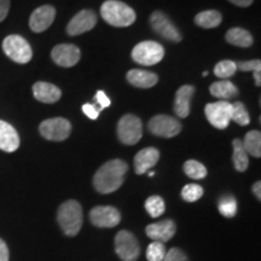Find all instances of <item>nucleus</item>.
<instances>
[{
	"instance_id": "obj_1",
	"label": "nucleus",
	"mask_w": 261,
	"mask_h": 261,
	"mask_svg": "<svg viewBox=\"0 0 261 261\" xmlns=\"http://www.w3.org/2000/svg\"><path fill=\"white\" fill-rule=\"evenodd\" d=\"M128 166L122 160L108 161L96 172L93 177V187L100 194H112L123 184V178Z\"/></svg>"
},
{
	"instance_id": "obj_2",
	"label": "nucleus",
	"mask_w": 261,
	"mask_h": 261,
	"mask_svg": "<svg viewBox=\"0 0 261 261\" xmlns=\"http://www.w3.org/2000/svg\"><path fill=\"white\" fill-rule=\"evenodd\" d=\"M100 15L107 23L114 27H128L136 21V12L120 0H107L100 6Z\"/></svg>"
},
{
	"instance_id": "obj_3",
	"label": "nucleus",
	"mask_w": 261,
	"mask_h": 261,
	"mask_svg": "<svg viewBox=\"0 0 261 261\" xmlns=\"http://www.w3.org/2000/svg\"><path fill=\"white\" fill-rule=\"evenodd\" d=\"M57 220L67 236H76L83 226V208L79 202L69 200L62 203L57 212Z\"/></svg>"
},
{
	"instance_id": "obj_4",
	"label": "nucleus",
	"mask_w": 261,
	"mask_h": 261,
	"mask_svg": "<svg viewBox=\"0 0 261 261\" xmlns=\"http://www.w3.org/2000/svg\"><path fill=\"white\" fill-rule=\"evenodd\" d=\"M3 51L10 60L18 64H25L32 60L33 51L29 42L21 35H9L3 41Z\"/></svg>"
},
{
	"instance_id": "obj_5",
	"label": "nucleus",
	"mask_w": 261,
	"mask_h": 261,
	"mask_svg": "<svg viewBox=\"0 0 261 261\" xmlns=\"http://www.w3.org/2000/svg\"><path fill=\"white\" fill-rule=\"evenodd\" d=\"M165 48L156 41H142L132 50L133 61L143 65H155L162 61Z\"/></svg>"
},
{
	"instance_id": "obj_6",
	"label": "nucleus",
	"mask_w": 261,
	"mask_h": 261,
	"mask_svg": "<svg viewBox=\"0 0 261 261\" xmlns=\"http://www.w3.org/2000/svg\"><path fill=\"white\" fill-rule=\"evenodd\" d=\"M117 136L123 144H137L143 136V125L139 117L132 114L122 116L117 125Z\"/></svg>"
},
{
	"instance_id": "obj_7",
	"label": "nucleus",
	"mask_w": 261,
	"mask_h": 261,
	"mask_svg": "<svg viewBox=\"0 0 261 261\" xmlns=\"http://www.w3.org/2000/svg\"><path fill=\"white\" fill-rule=\"evenodd\" d=\"M40 135L51 142H63L70 136L71 125L63 117H54L42 121L39 126Z\"/></svg>"
},
{
	"instance_id": "obj_8",
	"label": "nucleus",
	"mask_w": 261,
	"mask_h": 261,
	"mask_svg": "<svg viewBox=\"0 0 261 261\" xmlns=\"http://www.w3.org/2000/svg\"><path fill=\"white\" fill-rule=\"evenodd\" d=\"M231 112H232V103L227 100L210 103L204 108V114L208 122L218 129H225L230 125Z\"/></svg>"
},
{
	"instance_id": "obj_9",
	"label": "nucleus",
	"mask_w": 261,
	"mask_h": 261,
	"mask_svg": "<svg viewBox=\"0 0 261 261\" xmlns=\"http://www.w3.org/2000/svg\"><path fill=\"white\" fill-rule=\"evenodd\" d=\"M115 250L123 261H136L139 257L140 247L135 234L127 230H121L115 237Z\"/></svg>"
},
{
	"instance_id": "obj_10",
	"label": "nucleus",
	"mask_w": 261,
	"mask_h": 261,
	"mask_svg": "<svg viewBox=\"0 0 261 261\" xmlns=\"http://www.w3.org/2000/svg\"><path fill=\"white\" fill-rule=\"evenodd\" d=\"M150 25L155 33H158L160 37L166 39V40L173 42H179L181 40L180 32L173 24L168 16L163 14L162 11L152 12V15L150 16Z\"/></svg>"
},
{
	"instance_id": "obj_11",
	"label": "nucleus",
	"mask_w": 261,
	"mask_h": 261,
	"mask_svg": "<svg viewBox=\"0 0 261 261\" xmlns=\"http://www.w3.org/2000/svg\"><path fill=\"white\" fill-rule=\"evenodd\" d=\"M148 128L152 135L163 138H172L180 133L181 125L177 119L172 116L156 115L149 121Z\"/></svg>"
},
{
	"instance_id": "obj_12",
	"label": "nucleus",
	"mask_w": 261,
	"mask_h": 261,
	"mask_svg": "<svg viewBox=\"0 0 261 261\" xmlns=\"http://www.w3.org/2000/svg\"><path fill=\"white\" fill-rule=\"evenodd\" d=\"M90 220L94 226L110 228L120 224L121 214L119 210L112 205H97L90 212Z\"/></svg>"
},
{
	"instance_id": "obj_13",
	"label": "nucleus",
	"mask_w": 261,
	"mask_h": 261,
	"mask_svg": "<svg viewBox=\"0 0 261 261\" xmlns=\"http://www.w3.org/2000/svg\"><path fill=\"white\" fill-rule=\"evenodd\" d=\"M80 48L71 44H60L51 51V57L54 62L61 67H74L80 61Z\"/></svg>"
},
{
	"instance_id": "obj_14",
	"label": "nucleus",
	"mask_w": 261,
	"mask_h": 261,
	"mask_svg": "<svg viewBox=\"0 0 261 261\" xmlns=\"http://www.w3.org/2000/svg\"><path fill=\"white\" fill-rule=\"evenodd\" d=\"M56 17V9L51 5L39 6L32 12L29 17V27L33 32L41 33L50 27L54 23Z\"/></svg>"
},
{
	"instance_id": "obj_15",
	"label": "nucleus",
	"mask_w": 261,
	"mask_h": 261,
	"mask_svg": "<svg viewBox=\"0 0 261 261\" xmlns=\"http://www.w3.org/2000/svg\"><path fill=\"white\" fill-rule=\"evenodd\" d=\"M97 24V16L91 10H81L67 25V33L69 35H80L94 28Z\"/></svg>"
},
{
	"instance_id": "obj_16",
	"label": "nucleus",
	"mask_w": 261,
	"mask_h": 261,
	"mask_svg": "<svg viewBox=\"0 0 261 261\" xmlns=\"http://www.w3.org/2000/svg\"><path fill=\"white\" fill-rule=\"evenodd\" d=\"M146 236L152 241H159V242H167L175 234L177 226L175 223L171 219H166L159 223L150 224L146 226Z\"/></svg>"
},
{
	"instance_id": "obj_17",
	"label": "nucleus",
	"mask_w": 261,
	"mask_h": 261,
	"mask_svg": "<svg viewBox=\"0 0 261 261\" xmlns=\"http://www.w3.org/2000/svg\"><path fill=\"white\" fill-rule=\"evenodd\" d=\"M195 93V87L191 85H184L179 87L177 93H175L174 99V113L177 116L185 119L190 114V104L191 98Z\"/></svg>"
},
{
	"instance_id": "obj_18",
	"label": "nucleus",
	"mask_w": 261,
	"mask_h": 261,
	"mask_svg": "<svg viewBox=\"0 0 261 261\" xmlns=\"http://www.w3.org/2000/svg\"><path fill=\"white\" fill-rule=\"evenodd\" d=\"M19 148V136L14 126L0 120V150L14 152Z\"/></svg>"
},
{
	"instance_id": "obj_19",
	"label": "nucleus",
	"mask_w": 261,
	"mask_h": 261,
	"mask_svg": "<svg viewBox=\"0 0 261 261\" xmlns=\"http://www.w3.org/2000/svg\"><path fill=\"white\" fill-rule=\"evenodd\" d=\"M33 94H34L35 99H38L39 102L52 104L60 100L62 92L54 84L38 81L33 86Z\"/></svg>"
},
{
	"instance_id": "obj_20",
	"label": "nucleus",
	"mask_w": 261,
	"mask_h": 261,
	"mask_svg": "<svg viewBox=\"0 0 261 261\" xmlns=\"http://www.w3.org/2000/svg\"><path fill=\"white\" fill-rule=\"evenodd\" d=\"M160 160V151L156 148L140 150L135 158V171L137 174H144L152 168Z\"/></svg>"
},
{
	"instance_id": "obj_21",
	"label": "nucleus",
	"mask_w": 261,
	"mask_h": 261,
	"mask_svg": "<svg viewBox=\"0 0 261 261\" xmlns=\"http://www.w3.org/2000/svg\"><path fill=\"white\" fill-rule=\"evenodd\" d=\"M127 80L133 86L139 89H150L158 84L159 77L155 73L140 69H132L127 73Z\"/></svg>"
},
{
	"instance_id": "obj_22",
	"label": "nucleus",
	"mask_w": 261,
	"mask_h": 261,
	"mask_svg": "<svg viewBox=\"0 0 261 261\" xmlns=\"http://www.w3.org/2000/svg\"><path fill=\"white\" fill-rule=\"evenodd\" d=\"M210 91L212 96L219 98L221 100H228L238 94V90L234 85L228 80H221L211 85Z\"/></svg>"
},
{
	"instance_id": "obj_23",
	"label": "nucleus",
	"mask_w": 261,
	"mask_h": 261,
	"mask_svg": "<svg viewBox=\"0 0 261 261\" xmlns=\"http://www.w3.org/2000/svg\"><path fill=\"white\" fill-rule=\"evenodd\" d=\"M227 42L238 47H249L253 44V37L249 32L242 28H231L225 35Z\"/></svg>"
},
{
	"instance_id": "obj_24",
	"label": "nucleus",
	"mask_w": 261,
	"mask_h": 261,
	"mask_svg": "<svg viewBox=\"0 0 261 261\" xmlns=\"http://www.w3.org/2000/svg\"><path fill=\"white\" fill-rule=\"evenodd\" d=\"M221 14L217 10H207L196 15L195 23L201 28H217L221 23Z\"/></svg>"
},
{
	"instance_id": "obj_25",
	"label": "nucleus",
	"mask_w": 261,
	"mask_h": 261,
	"mask_svg": "<svg viewBox=\"0 0 261 261\" xmlns=\"http://www.w3.org/2000/svg\"><path fill=\"white\" fill-rule=\"evenodd\" d=\"M233 145V155H232V161L233 166L238 172H244L247 171L248 166H249V156L248 152L244 149L242 140L234 139L232 142Z\"/></svg>"
},
{
	"instance_id": "obj_26",
	"label": "nucleus",
	"mask_w": 261,
	"mask_h": 261,
	"mask_svg": "<svg viewBox=\"0 0 261 261\" xmlns=\"http://www.w3.org/2000/svg\"><path fill=\"white\" fill-rule=\"evenodd\" d=\"M243 146L248 152V155H252L254 158L261 156V133L259 130H250L244 137Z\"/></svg>"
},
{
	"instance_id": "obj_27",
	"label": "nucleus",
	"mask_w": 261,
	"mask_h": 261,
	"mask_svg": "<svg viewBox=\"0 0 261 261\" xmlns=\"http://www.w3.org/2000/svg\"><path fill=\"white\" fill-rule=\"evenodd\" d=\"M218 210L225 218H233L237 213V201L233 196L224 195L218 203Z\"/></svg>"
},
{
	"instance_id": "obj_28",
	"label": "nucleus",
	"mask_w": 261,
	"mask_h": 261,
	"mask_svg": "<svg viewBox=\"0 0 261 261\" xmlns=\"http://www.w3.org/2000/svg\"><path fill=\"white\" fill-rule=\"evenodd\" d=\"M184 172L191 179H203L207 175V168L196 160H189L184 163Z\"/></svg>"
},
{
	"instance_id": "obj_29",
	"label": "nucleus",
	"mask_w": 261,
	"mask_h": 261,
	"mask_svg": "<svg viewBox=\"0 0 261 261\" xmlns=\"http://www.w3.org/2000/svg\"><path fill=\"white\" fill-rule=\"evenodd\" d=\"M145 210L148 212L150 217L159 218L165 213L166 204L162 197L160 196H150L148 200L145 201Z\"/></svg>"
},
{
	"instance_id": "obj_30",
	"label": "nucleus",
	"mask_w": 261,
	"mask_h": 261,
	"mask_svg": "<svg viewBox=\"0 0 261 261\" xmlns=\"http://www.w3.org/2000/svg\"><path fill=\"white\" fill-rule=\"evenodd\" d=\"M231 121H234L240 126L249 125L250 117L246 107L242 102L232 103V112H231Z\"/></svg>"
},
{
	"instance_id": "obj_31",
	"label": "nucleus",
	"mask_w": 261,
	"mask_h": 261,
	"mask_svg": "<svg viewBox=\"0 0 261 261\" xmlns=\"http://www.w3.org/2000/svg\"><path fill=\"white\" fill-rule=\"evenodd\" d=\"M236 63L230 60L221 61L214 67V74L223 80H227L228 77L232 76L236 73Z\"/></svg>"
},
{
	"instance_id": "obj_32",
	"label": "nucleus",
	"mask_w": 261,
	"mask_h": 261,
	"mask_svg": "<svg viewBox=\"0 0 261 261\" xmlns=\"http://www.w3.org/2000/svg\"><path fill=\"white\" fill-rule=\"evenodd\" d=\"M167 253L165 244L159 241H154L148 246L146 249V259L148 261H163Z\"/></svg>"
},
{
	"instance_id": "obj_33",
	"label": "nucleus",
	"mask_w": 261,
	"mask_h": 261,
	"mask_svg": "<svg viewBox=\"0 0 261 261\" xmlns=\"http://www.w3.org/2000/svg\"><path fill=\"white\" fill-rule=\"evenodd\" d=\"M203 196V189L198 184H188L182 188L181 197L187 202H196Z\"/></svg>"
},
{
	"instance_id": "obj_34",
	"label": "nucleus",
	"mask_w": 261,
	"mask_h": 261,
	"mask_svg": "<svg viewBox=\"0 0 261 261\" xmlns=\"http://www.w3.org/2000/svg\"><path fill=\"white\" fill-rule=\"evenodd\" d=\"M236 68L242 71H257L261 69V62L260 60L237 62Z\"/></svg>"
},
{
	"instance_id": "obj_35",
	"label": "nucleus",
	"mask_w": 261,
	"mask_h": 261,
	"mask_svg": "<svg viewBox=\"0 0 261 261\" xmlns=\"http://www.w3.org/2000/svg\"><path fill=\"white\" fill-rule=\"evenodd\" d=\"M163 261H189L187 254L182 252L179 248H172L166 253Z\"/></svg>"
},
{
	"instance_id": "obj_36",
	"label": "nucleus",
	"mask_w": 261,
	"mask_h": 261,
	"mask_svg": "<svg viewBox=\"0 0 261 261\" xmlns=\"http://www.w3.org/2000/svg\"><path fill=\"white\" fill-rule=\"evenodd\" d=\"M83 112L85 115H86L91 120H96L98 116H99L100 110L97 109L96 106L92 103H86L83 106Z\"/></svg>"
},
{
	"instance_id": "obj_37",
	"label": "nucleus",
	"mask_w": 261,
	"mask_h": 261,
	"mask_svg": "<svg viewBox=\"0 0 261 261\" xmlns=\"http://www.w3.org/2000/svg\"><path fill=\"white\" fill-rule=\"evenodd\" d=\"M96 100L98 103V106H99V110H103L106 109V108H108L112 104V102H110V99L108 98V96L106 93L103 92V91H98L97 94H96Z\"/></svg>"
},
{
	"instance_id": "obj_38",
	"label": "nucleus",
	"mask_w": 261,
	"mask_h": 261,
	"mask_svg": "<svg viewBox=\"0 0 261 261\" xmlns=\"http://www.w3.org/2000/svg\"><path fill=\"white\" fill-rule=\"evenodd\" d=\"M10 10V0H0V22L6 18Z\"/></svg>"
},
{
	"instance_id": "obj_39",
	"label": "nucleus",
	"mask_w": 261,
	"mask_h": 261,
	"mask_svg": "<svg viewBox=\"0 0 261 261\" xmlns=\"http://www.w3.org/2000/svg\"><path fill=\"white\" fill-rule=\"evenodd\" d=\"M9 248L6 246L5 241H3L0 238V261H9Z\"/></svg>"
},
{
	"instance_id": "obj_40",
	"label": "nucleus",
	"mask_w": 261,
	"mask_h": 261,
	"mask_svg": "<svg viewBox=\"0 0 261 261\" xmlns=\"http://www.w3.org/2000/svg\"><path fill=\"white\" fill-rule=\"evenodd\" d=\"M230 3H232L233 5L240 6V8H248L253 4L254 0H228Z\"/></svg>"
},
{
	"instance_id": "obj_41",
	"label": "nucleus",
	"mask_w": 261,
	"mask_h": 261,
	"mask_svg": "<svg viewBox=\"0 0 261 261\" xmlns=\"http://www.w3.org/2000/svg\"><path fill=\"white\" fill-rule=\"evenodd\" d=\"M261 182L260 181H256L255 184L253 185V192H254V195L256 196V198L257 200H260L261 198Z\"/></svg>"
},
{
	"instance_id": "obj_42",
	"label": "nucleus",
	"mask_w": 261,
	"mask_h": 261,
	"mask_svg": "<svg viewBox=\"0 0 261 261\" xmlns=\"http://www.w3.org/2000/svg\"><path fill=\"white\" fill-rule=\"evenodd\" d=\"M254 79H255V85L256 86H260L261 85V80H260V77H261V71L260 70H257V71H254Z\"/></svg>"
},
{
	"instance_id": "obj_43",
	"label": "nucleus",
	"mask_w": 261,
	"mask_h": 261,
	"mask_svg": "<svg viewBox=\"0 0 261 261\" xmlns=\"http://www.w3.org/2000/svg\"><path fill=\"white\" fill-rule=\"evenodd\" d=\"M155 173L154 172H149V177H154Z\"/></svg>"
},
{
	"instance_id": "obj_44",
	"label": "nucleus",
	"mask_w": 261,
	"mask_h": 261,
	"mask_svg": "<svg viewBox=\"0 0 261 261\" xmlns=\"http://www.w3.org/2000/svg\"><path fill=\"white\" fill-rule=\"evenodd\" d=\"M202 75H203V76H207V75H208V71H203V74H202Z\"/></svg>"
}]
</instances>
